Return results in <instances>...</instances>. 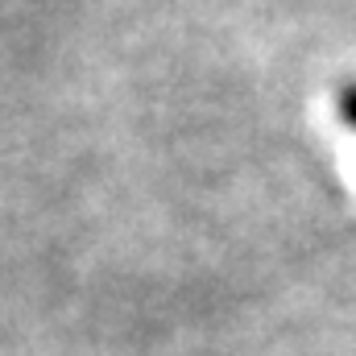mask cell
<instances>
[{
	"instance_id": "cell-1",
	"label": "cell",
	"mask_w": 356,
	"mask_h": 356,
	"mask_svg": "<svg viewBox=\"0 0 356 356\" xmlns=\"http://www.w3.org/2000/svg\"><path fill=\"white\" fill-rule=\"evenodd\" d=\"M340 120L348 129H356V83H348V88L340 91Z\"/></svg>"
}]
</instances>
